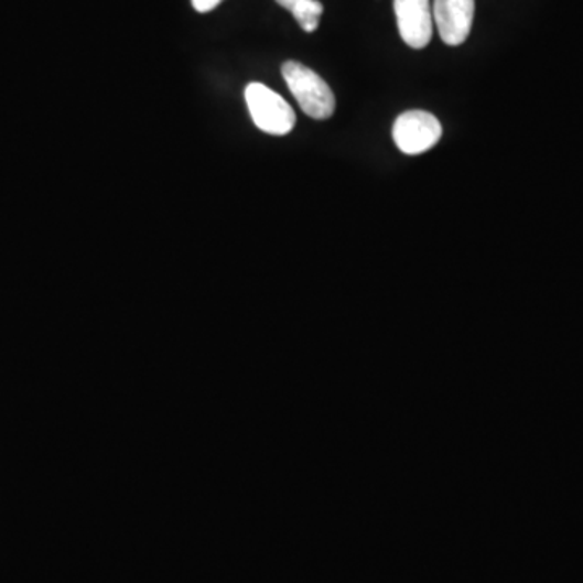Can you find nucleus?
Listing matches in <instances>:
<instances>
[{"label": "nucleus", "mask_w": 583, "mask_h": 583, "mask_svg": "<svg viewBox=\"0 0 583 583\" xmlns=\"http://www.w3.org/2000/svg\"><path fill=\"white\" fill-rule=\"evenodd\" d=\"M282 77L306 116L316 120H326L333 116L336 98L333 89L316 72L300 62L289 61L282 65Z\"/></svg>", "instance_id": "1"}, {"label": "nucleus", "mask_w": 583, "mask_h": 583, "mask_svg": "<svg viewBox=\"0 0 583 583\" xmlns=\"http://www.w3.org/2000/svg\"><path fill=\"white\" fill-rule=\"evenodd\" d=\"M248 110L261 132L282 137L295 127V112L289 102L263 83H250L245 89Z\"/></svg>", "instance_id": "2"}, {"label": "nucleus", "mask_w": 583, "mask_h": 583, "mask_svg": "<svg viewBox=\"0 0 583 583\" xmlns=\"http://www.w3.org/2000/svg\"><path fill=\"white\" fill-rule=\"evenodd\" d=\"M443 137V127L433 114L409 110L400 114L392 129V138L403 154L417 156L436 147Z\"/></svg>", "instance_id": "3"}, {"label": "nucleus", "mask_w": 583, "mask_h": 583, "mask_svg": "<svg viewBox=\"0 0 583 583\" xmlns=\"http://www.w3.org/2000/svg\"><path fill=\"white\" fill-rule=\"evenodd\" d=\"M400 37L412 50H423L433 36V7L430 0H395Z\"/></svg>", "instance_id": "4"}, {"label": "nucleus", "mask_w": 583, "mask_h": 583, "mask_svg": "<svg viewBox=\"0 0 583 583\" xmlns=\"http://www.w3.org/2000/svg\"><path fill=\"white\" fill-rule=\"evenodd\" d=\"M475 0H434L433 20L447 46H461L474 25Z\"/></svg>", "instance_id": "5"}, {"label": "nucleus", "mask_w": 583, "mask_h": 583, "mask_svg": "<svg viewBox=\"0 0 583 583\" xmlns=\"http://www.w3.org/2000/svg\"><path fill=\"white\" fill-rule=\"evenodd\" d=\"M276 2L288 9L306 33L319 30L320 19L324 12L323 3L319 0H276Z\"/></svg>", "instance_id": "6"}, {"label": "nucleus", "mask_w": 583, "mask_h": 583, "mask_svg": "<svg viewBox=\"0 0 583 583\" xmlns=\"http://www.w3.org/2000/svg\"><path fill=\"white\" fill-rule=\"evenodd\" d=\"M223 0H192L193 7H195L196 12L206 13L212 12L213 9H216Z\"/></svg>", "instance_id": "7"}]
</instances>
